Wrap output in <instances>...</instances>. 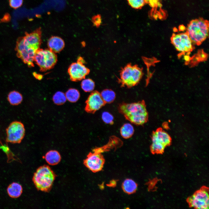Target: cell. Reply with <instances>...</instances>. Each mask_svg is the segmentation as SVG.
Here are the masks:
<instances>
[{"label": "cell", "instance_id": "12", "mask_svg": "<svg viewBox=\"0 0 209 209\" xmlns=\"http://www.w3.org/2000/svg\"><path fill=\"white\" fill-rule=\"evenodd\" d=\"M24 134L23 124L19 122H13L7 129V141L12 143H19L23 138Z\"/></svg>", "mask_w": 209, "mask_h": 209}, {"label": "cell", "instance_id": "24", "mask_svg": "<svg viewBox=\"0 0 209 209\" xmlns=\"http://www.w3.org/2000/svg\"><path fill=\"white\" fill-rule=\"evenodd\" d=\"M53 100L55 104L57 105H61L66 102V98L65 95L64 93L58 91L54 94Z\"/></svg>", "mask_w": 209, "mask_h": 209}, {"label": "cell", "instance_id": "25", "mask_svg": "<svg viewBox=\"0 0 209 209\" xmlns=\"http://www.w3.org/2000/svg\"><path fill=\"white\" fill-rule=\"evenodd\" d=\"M102 118L105 123L110 125L113 124L114 118L112 115L108 112H103L102 114Z\"/></svg>", "mask_w": 209, "mask_h": 209}, {"label": "cell", "instance_id": "3", "mask_svg": "<svg viewBox=\"0 0 209 209\" xmlns=\"http://www.w3.org/2000/svg\"><path fill=\"white\" fill-rule=\"evenodd\" d=\"M56 175L48 165L38 168L34 173L32 180L38 190L48 192L51 190Z\"/></svg>", "mask_w": 209, "mask_h": 209}, {"label": "cell", "instance_id": "29", "mask_svg": "<svg viewBox=\"0 0 209 209\" xmlns=\"http://www.w3.org/2000/svg\"><path fill=\"white\" fill-rule=\"evenodd\" d=\"M185 60L186 61H188L190 60V57L189 55H185L184 57Z\"/></svg>", "mask_w": 209, "mask_h": 209}, {"label": "cell", "instance_id": "20", "mask_svg": "<svg viewBox=\"0 0 209 209\" xmlns=\"http://www.w3.org/2000/svg\"><path fill=\"white\" fill-rule=\"evenodd\" d=\"M101 97L106 104H110L115 100L116 95L115 92L110 89H105L100 93Z\"/></svg>", "mask_w": 209, "mask_h": 209}, {"label": "cell", "instance_id": "5", "mask_svg": "<svg viewBox=\"0 0 209 209\" xmlns=\"http://www.w3.org/2000/svg\"><path fill=\"white\" fill-rule=\"evenodd\" d=\"M57 56L55 53L48 48H39L36 52L34 61L40 68L45 71L53 68L57 62Z\"/></svg>", "mask_w": 209, "mask_h": 209}, {"label": "cell", "instance_id": "27", "mask_svg": "<svg viewBox=\"0 0 209 209\" xmlns=\"http://www.w3.org/2000/svg\"><path fill=\"white\" fill-rule=\"evenodd\" d=\"M23 3V0H9L10 6L15 9L20 7L22 5Z\"/></svg>", "mask_w": 209, "mask_h": 209}, {"label": "cell", "instance_id": "1", "mask_svg": "<svg viewBox=\"0 0 209 209\" xmlns=\"http://www.w3.org/2000/svg\"><path fill=\"white\" fill-rule=\"evenodd\" d=\"M118 109L126 120L136 125H143L148 121V113L144 100L131 103L122 102L118 105Z\"/></svg>", "mask_w": 209, "mask_h": 209}, {"label": "cell", "instance_id": "26", "mask_svg": "<svg viewBox=\"0 0 209 209\" xmlns=\"http://www.w3.org/2000/svg\"><path fill=\"white\" fill-rule=\"evenodd\" d=\"M129 5L133 8H139L142 7L146 2V0H127Z\"/></svg>", "mask_w": 209, "mask_h": 209}, {"label": "cell", "instance_id": "13", "mask_svg": "<svg viewBox=\"0 0 209 209\" xmlns=\"http://www.w3.org/2000/svg\"><path fill=\"white\" fill-rule=\"evenodd\" d=\"M85 111L94 113L105 106L106 103L103 100L100 93L97 91H92L86 101Z\"/></svg>", "mask_w": 209, "mask_h": 209}, {"label": "cell", "instance_id": "28", "mask_svg": "<svg viewBox=\"0 0 209 209\" xmlns=\"http://www.w3.org/2000/svg\"><path fill=\"white\" fill-rule=\"evenodd\" d=\"M33 75L35 78L39 80L42 79V75L37 74L35 72L33 73Z\"/></svg>", "mask_w": 209, "mask_h": 209}, {"label": "cell", "instance_id": "14", "mask_svg": "<svg viewBox=\"0 0 209 209\" xmlns=\"http://www.w3.org/2000/svg\"><path fill=\"white\" fill-rule=\"evenodd\" d=\"M42 33L41 28H39L30 33L25 32L24 36L26 44L36 51L40 48L42 44Z\"/></svg>", "mask_w": 209, "mask_h": 209}, {"label": "cell", "instance_id": "21", "mask_svg": "<svg viewBox=\"0 0 209 209\" xmlns=\"http://www.w3.org/2000/svg\"><path fill=\"white\" fill-rule=\"evenodd\" d=\"M65 95L66 99L72 102H76L80 97V93L79 91L73 88L69 89L66 92Z\"/></svg>", "mask_w": 209, "mask_h": 209}, {"label": "cell", "instance_id": "4", "mask_svg": "<svg viewBox=\"0 0 209 209\" xmlns=\"http://www.w3.org/2000/svg\"><path fill=\"white\" fill-rule=\"evenodd\" d=\"M143 74L142 69L137 65L128 64L121 69L119 82L121 86L131 88L139 83Z\"/></svg>", "mask_w": 209, "mask_h": 209}, {"label": "cell", "instance_id": "17", "mask_svg": "<svg viewBox=\"0 0 209 209\" xmlns=\"http://www.w3.org/2000/svg\"><path fill=\"white\" fill-rule=\"evenodd\" d=\"M45 158L46 162L49 165H54L57 164L60 162L61 156L58 151L51 150L46 154Z\"/></svg>", "mask_w": 209, "mask_h": 209}, {"label": "cell", "instance_id": "11", "mask_svg": "<svg viewBox=\"0 0 209 209\" xmlns=\"http://www.w3.org/2000/svg\"><path fill=\"white\" fill-rule=\"evenodd\" d=\"M105 162L102 154L100 153V148L93 149L90 152L87 158L83 161L84 165L94 172L100 171L102 168Z\"/></svg>", "mask_w": 209, "mask_h": 209}, {"label": "cell", "instance_id": "6", "mask_svg": "<svg viewBox=\"0 0 209 209\" xmlns=\"http://www.w3.org/2000/svg\"><path fill=\"white\" fill-rule=\"evenodd\" d=\"M152 140L150 149L153 154L163 153L166 147L170 145L172 141L169 135L161 128H158L153 132Z\"/></svg>", "mask_w": 209, "mask_h": 209}, {"label": "cell", "instance_id": "23", "mask_svg": "<svg viewBox=\"0 0 209 209\" xmlns=\"http://www.w3.org/2000/svg\"><path fill=\"white\" fill-rule=\"evenodd\" d=\"M81 87L84 91L90 92L94 90L95 87V83L90 79H84L81 82Z\"/></svg>", "mask_w": 209, "mask_h": 209}, {"label": "cell", "instance_id": "8", "mask_svg": "<svg viewBox=\"0 0 209 209\" xmlns=\"http://www.w3.org/2000/svg\"><path fill=\"white\" fill-rule=\"evenodd\" d=\"M187 201L191 207L197 209L209 208L208 188L203 186L188 198Z\"/></svg>", "mask_w": 209, "mask_h": 209}, {"label": "cell", "instance_id": "16", "mask_svg": "<svg viewBox=\"0 0 209 209\" xmlns=\"http://www.w3.org/2000/svg\"><path fill=\"white\" fill-rule=\"evenodd\" d=\"M7 191L9 197L12 198H17L20 197L23 188L19 183L13 182L8 187Z\"/></svg>", "mask_w": 209, "mask_h": 209}, {"label": "cell", "instance_id": "9", "mask_svg": "<svg viewBox=\"0 0 209 209\" xmlns=\"http://www.w3.org/2000/svg\"><path fill=\"white\" fill-rule=\"evenodd\" d=\"M171 41L176 50L181 53L190 52L193 49V44L186 32L173 33Z\"/></svg>", "mask_w": 209, "mask_h": 209}, {"label": "cell", "instance_id": "18", "mask_svg": "<svg viewBox=\"0 0 209 209\" xmlns=\"http://www.w3.org/2000/svg\"><path fill=\"white\" fill-rule=\"evenodd\" d=\"M137 187L136 183L130 179H127L123 182L122 188L124 191L129 194L134 193Z\"/></svg>", "mask_w": 209, "mask_h": 209}, {"label": "cell", "instance_id": "7", "mask_svg": "<svg viewBox=\"0 0 209 209\" xmlns=\"http://www.w3.org/2000/svg\"><path fill=\"white\" fill-rule=\"evenodd\" d=\"M15 50L17 56L25 64L29 67H34V57L36 51L26 44L24 37H19L17 39Z\"/></svg>", "mask_w": 209, "mask_h": 209}, {"label": "cell", "instance_id": "22", "mask_svg": "<svg viewBox=\"0 0 209 209\" xmlns=\"http://www.w3.org/2000/svg\"><path fill=\"white\" fill-rule=\"evenodd\" d=\"M8 99L10 103L12 105H18L21 102L22 97L19 92L13 91L10 92L8 96Z\"/></svg>", "mask_w": 209, "mask_h": 209}, {"label": "cell", "instance_id": "2", "mask_svg": "<svg viewBox=\"0 0 209 209\" xmlns=\"http://www.w3.org/2000/svg\"><path fill=\"white\" fill-rule=\"evenodd\" d=\"M209 21L202 18L193 19L188 24L186 32L193 44L199 45L207 38Z\"/></svg>", "mask_w": 209, "mask_h": 209}, {"label": "cell", "instance_id": "15", "mask_svg": "<svg viewBox=\"0 0 209 209\" xmlns=\"http://www.w3.org/2000/svg\"><path fill=\"white\" fill-rule=\"evenodd\" d=\"M48 48L56 53L61 51L65 46V43L61 38L56 36L51 37L47 42Z\"/></svg>", "mask_w": 209, "mask_h": 209}, {"label": "cell", "instance_id": "10", "mask_svg": "<svg viewBox=\"0 0 209 209\" xmlns=\"http://www.w3.org/2000/svg\"><path fill=\"white\" fill-rule=\"evenodd\" d=\"M85 62L81 57L77 61L72 63L69 67L68 72L71 81L77 82L85 79L90 72L89 69L84 65Z\"/></svg>", "mask_w": 209, "mask_h": 209}, {"label": "cell", "instance_id": "19", "mask_svg": "<svg viewBox=\"0 0 209 209\" xmlns=\"http://www.w3.org/2000/svg\"><path fill=\"white\" fill-rule=\"evenodd\" d=\"M134 132L133 126L130 123L124 124L120 129V133L121 136L124 139H127L131 137Z\"/></svg>", "mask_w": 209, "mask_h": 209}]
</instances>
